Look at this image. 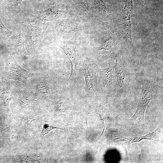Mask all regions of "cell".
I'll return each mask as SVG.
<instances>
[{
	"label": "cell",
	"mask_w": 163,
	"mask_h": 163,
	"mask_svg": "<svg viewBox=\"0 0 163 163\" xmlns=\"http://www.w3.org/2000/svg\"><path fill=\"white\" fill-rule=\"evenodd\" d=\"M153 89L152 83L150 81L144 83L139 96L136 109L130 119L138 118L144 121L145 111L148 104L152 99Z\"/></svg>",
	"instance_id": "cell-1"
},
{
	"label": "cell",
	"mask_w": 163,
	"mask_h": 163,
	"mask_svg": "<svg viewBox=\"0 0 163 163\" xmlns=\"http://www.w3.org/2000/svg\"><path fill=\"white\" fill-rule=\"evenodd\" d=\"M59 46L62 49L71 64V71L69 77L70 78L78 73L77 65L78 59L75 48L74 46L70 45H62Z\"/></svg>",
	"instance_id": "cell-2"
},
{
	"label": "cell",
	"mask_w": 163,
	"mask_h": 163,
	"mask_svg": "<svg viewBox=\"0 0 163 163\" xmlns=\"http://www.w3.org/2000/svg\"><path fill=\"white\" fill-rule=\"evenodd\" d=\"M59 27L62 33L70 34L79 30L88 29V27L81 25L69 20H63L59 24Z\"/></svg>",
	"instance_id": "cell-3"
},
{
	"label": "cell",
	"mask_w": 163,
	"mask_h": 163,
	"mask_svg": "<svg viewBox=\"0 0 163 163\" xmlns=\"http://www.w3.org/2000/svg\"><path fill=\"white\" fill-rule=\"evenodd\" d=\"M159 128H156L154 131L146 135L140 136L123 137H120L114 139L117 142L125 141L128 143L131 144L134 142H138L142 139H147L157 141H159Z\"/></svg>",
	"instance_id": "cell-4"
},
{
	"label": "cell",
	"mask_w": 163,
	"mask_h": 163,
	"mask_svg": "<svg viewBox=\"0 0 163 163\" xmlns=\"http://www.w3.org/2000/svg\"><path fill=\"white\" fill-rule=\"evenodd\" d=\"M114 69L119 85L120 88H122L125 85L126 72L124 65L119 59H115Z\"/></svg>",
	"instance_id": "cell-5"
},
{
	"label": "cell",
	"mask_w": 163,
	"mask_h": 163,
	"mask_svg": "<svg viewBox=\"0 0 163 163\" xmlns=\"http://www.w3.org/2000/svg\"><path fill=\"white\" fill-rule=\"evenodd\" d=\"M114 72L110 63H108L104 72V80L106 85L109 87L111 85L114 78Z\"/></svg>",
	"instance_id": "cell-6"
},
{
	"label": "cell",
	"mask_w": 163,
	"mask_h": 163,
	"mask_svg": "<svg viewBox=\"0 0 163 163\" xmlns=\"http://www.w3.org/2000/svg\"><path fill=\"white\" fill-rule=\"evenodd\" d=\"M83 70L85 81L86 88L88 90H91L94 86L93 77L87 66H83Z\"/></svg>",
	"instance_id": "cell-7"
},
{
	"label": "cell",
	"mask_w": 163,
	"mask_h": 163,
	"mask_svg": "<svg viewBox=\"0 0 163 163\" xmlns=\"http://www.w3.org/2000/svg\"><path fill=\"white\" fill-rule=\"evenodd\" d=\"M114 41L112 38L107 40L98 50L99 52H104L110 50L113 46Z\"/></svg>",
	"instance_id": "cell-8"
},
{
	"label": "cell",
	"mask_w": 163,
	"mask_h": 163,
	"mask_svg": "<svg viewBox=\"0 0 163 163\" xmlns=\"http://www.w3.org/2000/svg\"><path fill=\"white\" fill-rule=\"evenodd\" d=\"M133 8V0H126L123 12L127 11L128 13H131Z\"/></svg>",
	"instance_id": "cell-9"
},
{
	"label": "cell",
	"mask_w": 163,
	"mask_h": 163,
	"mask_svg": "<svg viewBox=\"0 0 163 163\" xmlns=\"http://www.w3.org/2000/svg\"><path fill=\"white\" fill-rule=\"evenodd\" d=\"M55 128L60 129H61L64 130L63 129L57 128L53 125L50 126L48 124H45L44 125L42 130L41 133V135L44 136L48 133L51 130Z\"/></svg>",
	"instance_id": "cell-10"
},
{
	"label": "cell",
	"mask_w": 163,
	"mask_h": 163,
	"mask_svg": "<svg viewBox=\"0 0 163 163\" xmlns=\"http://www.w3.org/2000/svg\"><path fill=\"white\" fill-rule=\"evenodd\" d=\"M79 4L87 11H90L91 10L90 0H76Z\"/></svg>",
	"instance_id": "cell-11"
},
{
	"label": "cell",
	"mask_w": 163,
	"mask_h": 163,
	"mask_svg": "<svg viewBox=\"0 0 163 163\" xmlns=\"http://www.w3.org/2000/svg\"><path fill=\"white\" fill-rule=\"evenodd\" d=\"M39 90L41 92L47 93L49 91V88L44 83H40L38 86Z\"/></svg>",
	"instance_id": "cell-12"
},
{
	"label": "cell",
	"mask_w": 163,
	"mask_h": 163,
	"mask_svg": "<svg viewBox=\"0 0 163 163\" xmlns=\"http://www.w3.org/2000/svg\"><path fill=\"white\" fill-rule=\"evenodd\" d=\"M22 0H16V3H17V4H18L19 3L21 4V2Z\"/></svg>",
	"instance_id": "cell-13"
}]
</instances>
